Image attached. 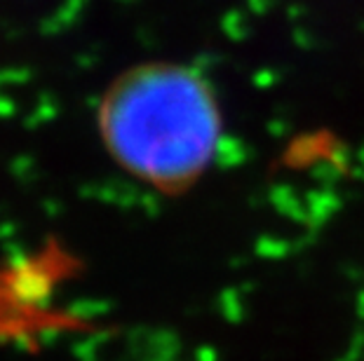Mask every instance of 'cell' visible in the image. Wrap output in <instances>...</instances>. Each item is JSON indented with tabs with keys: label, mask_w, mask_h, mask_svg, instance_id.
Wrapping results in <instances>:
<instances>
[{
	"label": "cell",
	"mask_w": 364,
	"mask_h": 361,
	"mask_svg": "<svg viewBox=\"0 0 364 361\" xmlns=\"http://www.w3.org/2000/svg\"><path fill=\"white\" fill-rule=\"evenodd\" d=\"M99 127L125 172L158 190H181L214 160L221 113L198 71L174 61H149L108 87Z\"/></svg>",
	"instance_id": "obj_1"
}]
</instances>
